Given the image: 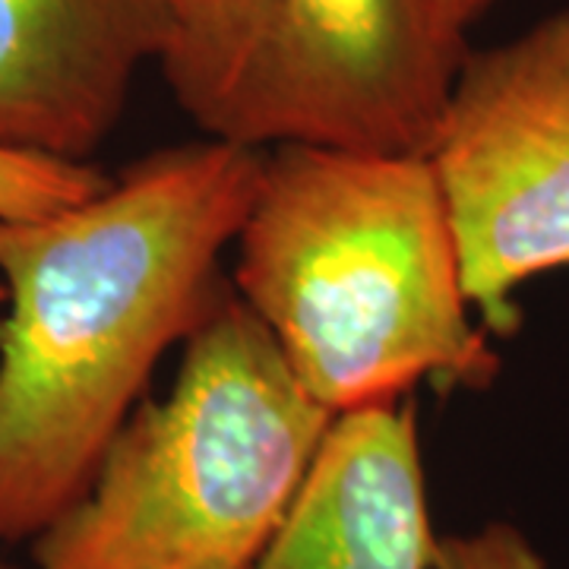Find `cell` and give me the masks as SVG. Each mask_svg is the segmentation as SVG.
Here are the masks:
<instances>
[{
  "label": "cell",
  "instance_id": "1",
  "mask_svg": "<svg viewBox=\"0 0 569 569\" xmlns=\"http://www.w3.org/2000/svg\"><path fill=\"white\" fill-rule=\"evenodd\" d=\"M266 149L203 140L127 164L82 203L0 222V541L80 497L164 351L228 288Z\"/></svg>",
  "mask_w": 569,
  "mask_h": 569
},
{
  "label": "cell",
  "instance_id": "2",
  "mask_svg": "<svg viewBox=\"0 0 569 569\" xmlns=\"http://www.w3.org/2000/svg\"><path fill=\"white\" fill-rule=\"evenodd\" d=\"M234 295L332 418L500 377L427 152L266 149Z\"/></svg>",
  "mask_w": 569,
  "mask_h": 569
},
{
  "label": "cell",
  "instance_id": "3",
  "mask_svg": "<svg viewBox=\"0 0 569 569\" xmlns=\"http://www.w3.org/2000/svg\"><path fill=\"white\" fill-rule=\"evenodd\" d=\"M183 346L171 389L29 541L32 569H250L282 529L336 418L234 291Z\"/></svg>",
  "mask_w": 569,
  "mask_h": 569
},
{
  "label": "cell",
  "instance_id": "4",
  "mask_svg": "<svg viewBox=\"0 0 569 569\" xmlns=\"http://www.w3.org/2000/svg\"><path fill=\"white\" fill-rule=\"evenodd\" d=\"M468 29L462 0H168L159 70L212 140L427 152Z\"/></svg>",
  "mask_w": 569,
  "mask_h": 569
},
{
  "label": "cell",
  "instance_id": "5",
  "mask_svg": "<svg viewBox=\"0 0 569 569\" xmlns=\"http://www.w3.org/2000/svg\"><path fill=\"white\" fill-rule=\"evenodd\" d=\"M466 295L493 339L522 326L516 295L569 269V7L468 51L427 142Z\"/></svg>",
  "mask_w": 569,
  "mask_h": 569
},
{
  "label": "cell",
  "instance_id": "6",
  "mask_svg": "<svg viewBox=\"0 0 569 569\" xmlns=\"http://www.w3.org/2000/svg\"><path fill=\"white\" fill-rule=\"evenodd\" d=\"M168 39V0H0V142L89 162Z\"/></svg>",
  "mask_w": 569,
  "mask_h": 569
},
{
  "label": "cell",
  "instance_id": "7",
  "mask_svg": "<svg viewBox=\"0 0 569 569\" xmlns=\"http://www.w3.org/2000/svg\"><path fill=\"white\" fill-rule=\"evenodd\" d=\"M411 396L339 415L282 529L250 569H433Z\"/></svg>",
  "mask_w": 569,
  "mask_h": 569
},
{
  "label": "cell",
  "instance_id": "8",
  "mask_svg": "<svg viewBox=\"0 0 569 569\" xmlns=\"http://www.w3.org/2000/svg\"><path fill=\"white\" fill-rule=\"evenodd\" d=\"M111 181L92 162H63L0 142V222H22L82 203Z\"/></svg>",
  "mask_w": 569,
  "mask_h": 569
},
{
  "label": "cell",
  "instance_id": "9",
  "mask_svg": "<svg viewBox=\"0 0 569 569\" xmlns=\"http://www.w3.org/2000/svg\"><path fill=\"white\" fill-rule=\"evenodd\" d=\"M433 569H548V563L519 526L493 519L475 531L440 535Z\"/></svg>",
  "mask_w": 569,
  "mask_h": 569
},
{
  "label": "cell",
  "instance_id": "10",
  "mask_svg": "<svg viewBox=\"0 0 569 569\" xmlns=\"http://www.w3.org/2000/svg\"><path fill=\"white\" fill-rule=\"evenodd\" d=\"M493 3H497V0H462V7H466V17L471 20V26L481 20V17L488 13Z\"/></svg>",
  "mask_w": 569,
  "mask_h": 569
},
{
  "label": "cell",
  "instance_id": "11",
  "mask_svg": "<svg viewBox=\"0 0 569 569\" xmlns=\"http://www.w3.org/2000/svg\"><path fill=\"white\" fill-rule=\"evenodd\" d=\"M0 569H17V567H7V563H0Z\"/></svg>",
  "mask_w": 569,
  "mask_h": 569
},
{
  "label": "cell",
  "instance_id": "12",
  "mask_svg": "<svg viewBox=\"0 0 569 569\" xmlns=\"http://www.w3.org/2000/svg\"><path fill=\"white\" fill-rule=\"evenodd\" d=\"M0 298H3V288H0Z\"/></svg>",
  "mask_w": 569,
  "mask_h": 569
}]
</instances>
